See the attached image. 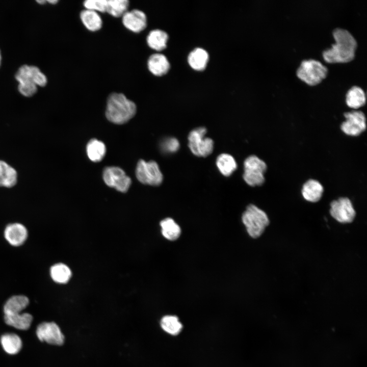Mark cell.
Listing matches in <instances>:
<instances>
[{
	"instance_id": "1f68e13d",
	"label": "cell",
	"mask_w": 367,
	"mask_h": 367,
	"mask_svg": "<svg viewBox=\"0 0 367 367\" xmlns=\"http://www.w3.org/2000/svg\"><path fill=\"white\" fill-rule=\"evenodd\" d=\"M162 150L166 153H172L176 152L179 148V143L175 138H168L163 141L161 144Z\"/></svg>"
},
{
	"instance_id": "d6a6232c",
	"label": "cell",
	"mask_w": 367,
	"mask_h": 367,
	"mask_svg": "<svg viewBox=\"0 0 367 367\" xmlns=\"http://www.w3.org/2000/svg\"><path fill=\"white\" fill-rule=\"evenodd\" d=\"M47 2H48V3H51V4H55L56 3H57L58 2V1H57V0H49V1H47Z\"/></svg>"
},
{
	"instance_id": "5bb4252c",
	"label": "cell",
	"mask_w": 367,
	"mask_h": 367,
	"mask_svg": "<svg viewBox=\"0 0 367 367\" xmlns=\"http://www.w3.org/2000/svg\"><path fill=\"white\" fill-rule=\"evenodd\" d=\"M28 235L27 228L22 224L14 223L8 225L4 230V237L9 244L17 247L22 245Z\"/></svg>"
},
{
	"instance_id": "ffe728a7",
	"label": "cell",
	"mask_w": 367,
	"mask_h": 367,
	"mask_svg": "<svg viewBox=\"0 0 367 367\" xmlns=\"http://www.w3.org/2000/svg\"><path fill=\"white\" fill-rule=\"evenodd\" d=\"M168 40V34L159 29L150 31L146 39L148 45L156 51H161L166 48Z\"/></svg>"
},
{
	"instance_id": "3957f363",
	"label": "cell",
	"mask_w": 367,
	"mask_h": 367,
	"mask_svg": "<svg viewBox=\"0 0 367 367\" xmlns=\"http://www.w3.org/2000/svg\"><path fill=\"white\" fill-rule=\"evenodd\" d=\"M15 78L18 82V89L23 95L30 97L37 92V86H44L47 78L39 68L35 66L24 65L16 72Z\"/></svg>"
},
{
	"instance_id": "9a60e30c",
	"label": "cell",
	"mask_w": 367,
	"mask_h": 367,
	"mask_svg": "<svg viewBox=\"0 0 367 367\" xmlns=\"http://www.w3.org/2000/svg\"><path fill=\"white\" fill-rule=\"evenodd\" d=\"M323 191L324 188L319 181L310 179L303 184L301 193L306 201L317 202L322 198Z\"/></svg>"
},
{
	"instance_id": "f546056e",
	"label": "cell",
	"mask_w": 367,
	"mask_h": 367,
	"mask_svg": "<svg viewBox=\"0 0 367 367\" xmlns=\"http://www.w3.org/2000/svg\"><path fill=\"white\" fill-rule=\"evenodd\" d=\"M127 0H107L106 12L116 17L122 16L127 11Z\"/></svg>"
},
{
	"instance_id": "7402d4cb",
	"label": "cell",
	"mask_w": 367,
	"mask_h": 367,
	"mask_svg": "<svg viewBox=\"0 0 367 367\" xmlns=\"http://www.w3.org/2000/svg\"><path fill=\"white\" fill-rule=\"evenodd\" d=\"M208 58V54L206 50L201 48H197L190 53L188 60L193 69L200 71L205 68Z\"/></svg>"
},
{
	"instance_id": "d6986e66",
	"label": "cell",
	"mask_w": 367,
	"mask_h": 367,
	"mask_svg": "<svg viewBox=\"0 0 367 367\" xmlns=\"http://www.w3.org/2000/svg\"><path fill=\"white\" fill-rule=\"evenodd\" d=\"M80 18L85 27L90 31H97L102 27V19L96 12L84 10L80 13Z\"/></svg>"
},
{
	"instance_id": "30bf717a",
	"label": "cell",
	"mask_w": 367,
	"mask_h": 367,
	"mask_svg": "<svg viewBox=\"0 0 367 367\" xmlns=\"http://www.w3.org/2000/svg\"><path fill=\"white\" fill-rule=\"evenodd\" d=\"M345 121L340 125V129L347 135L358 136L366 129V119L361 111L353 110L344 113Z\"/></svg>"
},
{
	"instance_id": "52a82bcc",
	"label": "cell",
	"mask_w": 367,
	"mask_h": 367,
	"mask_svg": "<svg viewBox=\"0 0 367 367\" xmlns=\"http://www.w3.org/2000/svg\"><path fill=\"white\" fill-rule=\"evenodd\" d=\"M206 133V128L200 127L191 130L189 134L188 146L196 156L205 157L213 152L214 142L212 139L205 137Z\"/></svg>"
},
{
	"instance_id": "7a4b0ae2",
	"label": "cell",
	"mask_w": 367,
	"mask_h": 367,
	"mask_svg": "<svg viewBox=\"0 0 367 367\" xmlns=\"http://www.w3.org/2000/svg\"><path fill=\"white\" fill-rule=\"evenodd\" d=\"M136 104L123 94L112 93L108 97L106 116L110 122L122 124L128 122L136 114Z\"/></svg>"
},
{
	"instance_id": "4dcf8cb0",
	"label": "cell",
	"mask_w": 367,
	"mask_h": 367,
	"mask_svg": "<svg viewBox=\"0 0 367 367\" xmlns=\"http://www.w3.org/2000/svg\"><path fill=\"white\" fill-rule=\"evenodd\" d=\"M86 9L95 12H105L107 9V0H87L83 3Z\"/></svg>"
},
{
	"instance_id": "d4e9b609",
	"label": "cell",
	"mask_w": 367,
	"mask_h": 367,
	"mask_svg": "<svg viewBox=\"0 0 367 367\" xmlns=\"http://www.w3.org/2000/svg\"><path fill=\"white\" fill-rule=\"evenodd\" d=\"M160 326L166 333L173 336L178 335L183 326L179 318L174 315H166L160 321Z\"/></svg>"
},
{
	"instance_id": "2e32d148",
	"label": "cell",
	"mask_w": 367,
	"mask_h": 367,
	"mask_svg": "<svg viewBox=\"0 0 367 367\" xmlns=\"http://www.w3.org/2000/svg\"><path fill=\"white\" fill-rule=\"evenodd\" d=\"M147 66L153 74L160 76L168 72L170 64L165 56L161 54H154L149 57Z\"/></svg>"
},
{
	"instance_id": "83f0119b",
	"label": "cell",
	"mask_w": 367,
	"mask_h": 367,
	"mask_svg": "<svg viewBox=\"0 0 367 367\" xmlns=\"http://www.w3.org/2000/svg\"><path fill=\"white\" fill-rule=\"evenodd\" d=\"M1 343L4 350L10 354H17L22 346L20 338L14 333L3 335L1 338Z\"/></svg>"
},
{
	"instance_id": "44dd1931",
	"label": "cell",
	"mask_w": 367,
	"mask_h": 367,
	"mask_svg": "<svg viewBox=\"0 0 367 367\" xmlns=\"http://www.w3.org/2000/svg\"><path fill=\"white\" fill-rule=\"evenodd\" d=\"M17 172L12 167L0 160V186L11 188L17 182Z\"/></svg>"
},
{
	"instance_id": "5b68a950",
	"label": "cell",
	"mask_w": 367,
	"mask_h": 367,
	"mask_svg": "<svg viewBox=\"0 0 367 367\" xmlns=\"http://www.w3.org/2000/svg\"><path fill=\"white\" fill-rule=\"evenodd\" d=\"M327 71V67L320 61L309 59L302 61L296 73L301 80L308 85H314L326 77Z\"/></svg>"
},
{
	"instance_id": "6da1fadb",
	"label": "cell",
	"mask_w": 367,
	"mask_h": 367,
	"mask_svg": "<svg viewBox=\"0 0 367 367\" xmlns=\"http://www.w3.org/2000/svg\"><path fill=\"white\" fill-rule=\"evenodd\" d=\"M332 34L335 43L331 47L323 50L324 59L328 63H344L352 60L355 56L357 41L347 30L337 28Z\"/></svg>"
},
{
	"instance_id": "9c48e42d",
	"label": "cell",
	"mask_w": 367,
	"mask_h": 367,
	"mask_svg": "<svg viewBox=\"0 0 367 367\" xmlns=\"http://www.w3.org/2000/svg\"><path fill=\"white\" fill-rule=\"evenodd\" d=\"M102 177L107 186L122 193L128 191L132 183L130 178L118 167H106L103 170Z\"/></svg>"
},
{
	"instance_id": "ac0fdd59",
	"label": "cell",
	"mask_w": 367,
	"mask_h": 367,
	"mask_svg": "<svg viewBox=\"0 0 367 367\" xmlns=\"http://www.w3.org/2000/svg\"><path fill=\"white\" fill-rule=\"evenodd\" d=\"M365 101V92L359 86H353L347 92L346 101L350 108L357 109L363 106Z\"/></svg>"
},
{
	"instance_id": "603a6c76",
	"label": "cell",
	"mask_w": 367,
	"mask_h": 367,
	"mask_svg": "<svg viewBox=\"0 0 367 367\" xmlns=\"http://www.w3.org/2000/svg\"><path fill=\"white\" fill-rule=\"evenodd\" d=\"M6 323L19 330L29 328L32 322V316L28 313H20L13 315H5Z\"/></svg>"
},
{
	"instance_id": "277c9868",
	"label": "cell",
	"mask_w": 367,
	"mask_h": 367,
	"mask_svg": "<svg viewBox=\"0 0 367 367\" xmlns=\"http://www.w3.org/2000/svg\"><path fill=\"white\" fill-rule=\"evenodd\" d=\"M242 219L247 232L254 239L259 238L270 223L266 213L252 204L247 206L242 215Z\"/></svg>"
},
{
	"instance_id": "e0dca14e",
	"label": "cell",
	"mask_w": 367,
	"mask_h": 367,
	"mask_svg": "<svg viewBox=\"0 0 367 367\" xmlns=\"http://www.w3.org/2000/svg\"><path fill=\"white\" fill-rule=\"evenodd\" d=\"M29 303L28 298L21 295H14L8 299L4 306L5 315H13L21 313Z\"/></svg>"
},
{
	"instance_id": "f1b7e54d",
	"label": "cell",
	"mask_w": 367,
	"mask_h": 367,
	"mask_svg": "<svg viewBox=\"0 0 367 367\" xmlns=\"http://www.w3.org/2000/svg\"><path fill=\"white\" fill-rule=\"evenodd\" d=\"M163 235L170 241L177 240L180 235L179 226L170 218H167L160 222Z\"/></svg>"
},
{
	"instance_id": "4316f807",
	"label": "cell",
	"mask_w": 367,
	"mask_h": 367,
	"mask_svg": "<svg viewBox=\"0 0 367 367\" xmlns=\"http://www.w3.org/2000/svg\"><path fill=\"white\" fill-rule=\"evenodd\" d=\"M50 275L54 281L59 284H65L71 277V271L65 264L58 263L50 269Z\"/></svg>"
},
{
	"instance_id": "8992f818",
	"label": "cell",
	"mask_w": 367,
	"mask_h": 367,
	"mask_svg": "<svg viewBox=\"0 0 367 367\" xmlns=\"http://www.w3.org/2000/svg\"><path fill=\"white\" fill-rule=\"evenodd\" d=\"M243 178L250 186H261L265 181L264 174L267 166L266 163L255 155L247 158L244 162Z\"/></svg>"
},
{
	"instance_id": "8fae6325",
	"label": "cell",
	"mask_w": 367,
	"mask_h": 367,
	"mask_svg": "<svg viewBox=\"0 0 367 367\" xmlns=\"http://www.w3.org/2000/svg\"><path fill=\"white\" fill-rule=\"evenodd\" d=\"M330 214L341 223H350L353 221L356 212L351 201L348 197H340L330 203Z\"/></svg>"
},
{
	"instance_id": "ba28073f",
	"label": "cell",
	"mask_w": 367,
	"mask_h": 367,
	"mask_svg": "<svg viewBox=\"0 0 367 367\" xmlns=\"http://www.w3.org/2000/svg\"><path fill=\"white\" fill-rule=\"evenodd\" d=\"M136 175L140 182L150 186H159L163 180V175L159 166L153 161L147 162L140 160L136 166Z\"/></svg>"
},
{
	"instance_id": "4fadbf2b",
	"label": "cell",
	"mask_w": 367,
	"mask_h": 367,
	"mask_svg": "<svg viewBox=\"0 0 367 367\" xmlns=\"http://www.w3.org/2000/svg\"><path fill=\"white\" fill-rule=\"evenodd\" d=\"M122 17L124 27L133 32L140 33L147 26L146 15L140 10L127 11Z\"/></svg>"
},
{
	"instance_id": "484cf974",
	"label": "cell",
	"mask_w": 367,
	"mask_h": 367,
	"mask_svg": "<svg viewBox=\"0 0 367 367\" xmlns=\"http://www.w3.org/2000/svg\"><path fill=\"white\" fill-rule=\"evenodd\" d=\"M216 165L219 171L225 176H230L237 168L234 159L227 153H222L217 157Z\"/></svg>"
},
{
	"instance_id": "cb8c5ba5",
	"label": "cell",
	"mask_w": 367,
	"mask_h": 367,
	"mask_svg": "<svg viewBox=\"0 0 367 367\" xmlns=\"http://www.w3.org/2000/svg\"><path fill=\"white\" fill-rule=\"evenodd\" d=\"M86 151L89 159L93 162L101 161L106 153L104 144L96 139L90 140L86 146Z\"/></svg>"
},
{
	"instance_id": "e575fe53",
	"label": "cell",
	"mask_w": 367,
	"mask_h": 367,
	"mask_svg": "<svg viewBox=\"0 0 367 367\" xmlns=\"http://www.w3.org/2000/svg\"><path fill=\"white\" fill-rule=\"evenodd\" d=\"M1 60H2V56H1V51H0V65H1Z\"/></svg>"
},
{
	"instance_id": "836d02e7",
	"label": "cell",
	"mask_w": 367,
	"mask_h": 367,
	"mask_svg": "<svg viewBox=\"0 0 367 367\" xmlns=\"http://www.w3.org/2000/svg\"><path fill=\"white\" fill-rule=\"evenodd\" d=\"M45 2H46V1H44V0L37 1V2H38V3H39L41 4L45 3Z\"/></svg>"
},
{
	"instance_id": "7c38bea8",
	"label": "cell",
	"mask_w": 367,
	"mask_h": 367,
	"mask_svg": "<svg viewBox=\"0 0 367 367\" xmlns=\"http://www.w3.org/2000/svg\"><path fill=\"white\" fill-rule=\"evenodd\" d=\"M38 338L54 345H62L64 336L59 327L54 322H44L39 324L36 330Z\"/></svg>"
}]
</instances>
